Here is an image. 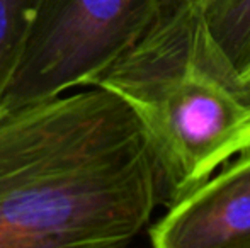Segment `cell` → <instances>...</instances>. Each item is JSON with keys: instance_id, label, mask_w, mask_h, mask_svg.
I'll return each mask as SVG.
<instances>
[{"instance_id": "obj_1", "label": "cell", "mask_w": 250, "mask_h": 248, "mask_svg": "<svg viewBox=\"0 0 250 248\" xmlns=\"http://www.w3.org/2000/svg\"><path fill=\"white\" fill-rule=\"evenodd\" d=\"M158 204L153 145L116 92L0 113V248L121 247Z\"/></svg>"}, {"instance_id": "obj_2", "label": "cell", "mask_w": 250, "mask_h": 248, "mask_svg": "<svg viewBox=\"0 0 250 248\" xmlns=\"http://www.w3.org/2000/svg\"><path fill=\"white\" fill-rule=\"evenodd\" d=\"M97 87L121 95L145 126L167 208L250 150V85L213 39L201 0H165Z\"/></svg>"}, {"instance_id": "obj_3", "label": "cell", "mask_w": 250, "mask_h": 248, "mask_svg": "<svg viewBox=\"0 0 250 248\" xmlns=\"http://www.w3.org/2000/svg\"><path fill=\"white\" fill-rule=\"evenodd\" d=\"M165 0H44L0 113L92 85L129 51Z\"/></svg>"}, {"instance_id": "obj_4", "label": "cell", "mask_w": 250, "mask_h": 248, "mask_svg": "<svg viewBox=\"0 0 250 248\" xmlns=\"http://www.w3.org/2000/svg\"><path fill=\"white\" fill-rule=\"evenodd\" d=\"M157 248H250V150L168 206L150 228Z\"/></svg>"}, {"instance_id": "obj_5", "label": "cell", "mask_w": 250, "mask_h": 248, "mask_svg": "<svg viewBox=\"0 0 250 248\" xmlns=\"http://www.w3.org/2000/svg\"><path fill=\"white\" fill-rule=\"evenodd\" d=\"M218 48L242 73L250 70V0H201Z\"/></svg>"}, {"instance_id": "obj_6", "label": "cell", "mask_w": 250, "mask_h": 248, "mask_svg": "<svg viewBox=\"0 0 250 248\" xmlns=\"http://www.w3.org/2000/svg\"><path fill=\"white\" fill-rule=\"evenodd\" d=\"M44 0H0V102L16 73Z\"/></svg>"}, {"instance_id": "obj_7", "label": "cell", "mask_w": 250, "mask_h": 248, "mask_svg": "<svg viewBox=\"0 0 250 248\" xmlns=\"http://www.w3.org/2000/svg\"><path fill=\"white\" fill-rule=\"evenodd\" d=\"M245 78H247V82H249V85H250V70L247 73H245Z\"/></svg>"}]
</instances>
